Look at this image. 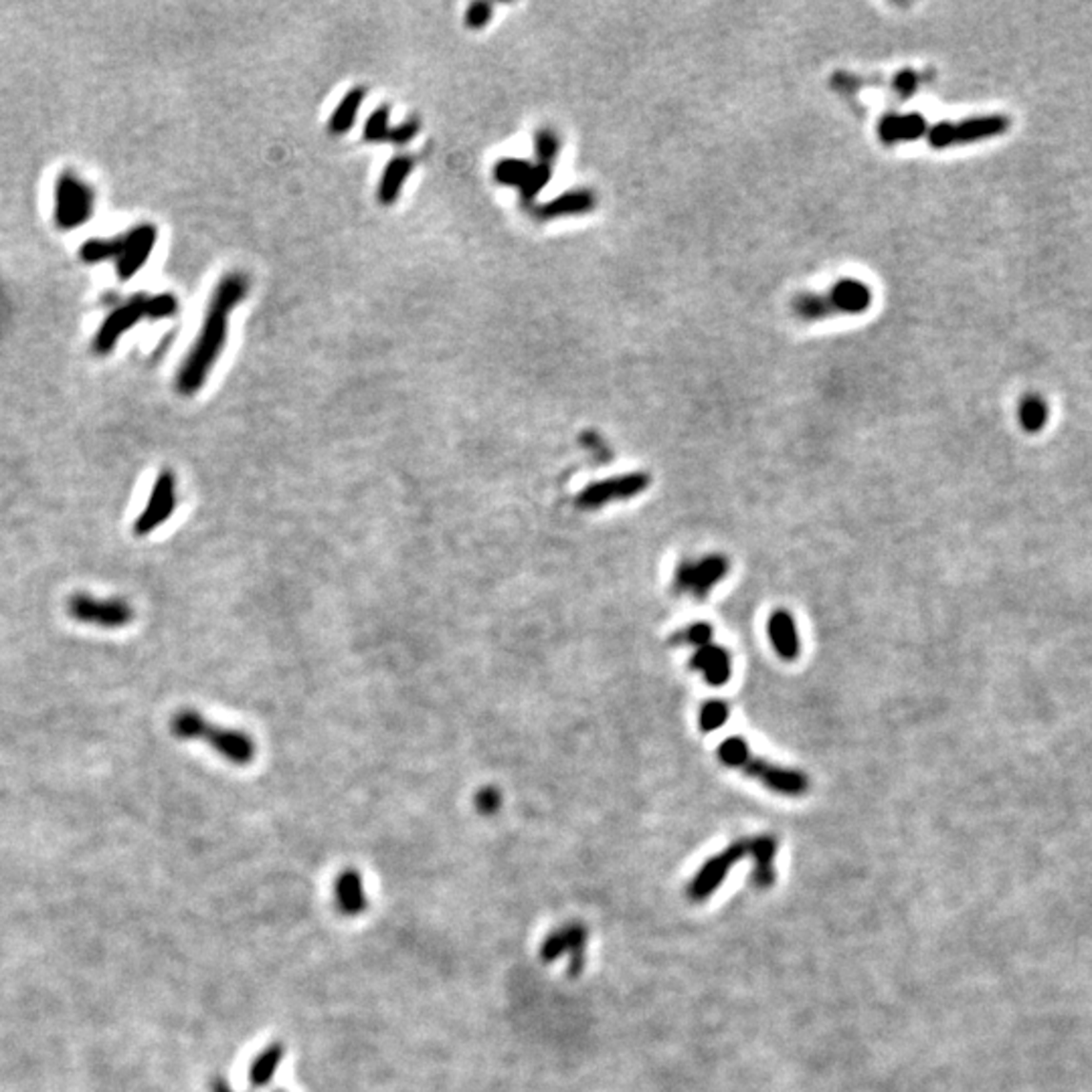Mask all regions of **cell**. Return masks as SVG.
Returning <instances> with one entry per match:
<instances>
[{"mask_svg":"<svg viewBox=\"0 0 1092 1092\" xmlns=\"http://www.w3.org/2000/svg\"><path fill=\"white\" fill-rule=\"evenodd\" d=\"M492 19V5L474 3L466 10V25L469 29H484Z\"/></svg>","mask_w":1092,"mask_h":1092,"instance_id":"32","label":"cell"},{"mask_svg":"<svg viewBox=\"0 0 1092 1092\" xmlns=\"http://www.w3.org/2000/svg\"><path fill=\"white\" fill-rule=\"evenodd\" d=\"M156 243V229L152 225H140L122 237L118 259V273L122 280H129L150 257Z\"/></svg>","mask_w":1092,"mask_h":1092,"instance_id":"12","label":"cell"},{"mask_svg":"<svg viewBox=\"0 0 1092 1092\" xmlns=\"http://www.w3.org/2000/svg\"><path fill=\"white\" fill-rule=\"evenodd\" d=\"M1022 426L1028 431H1038L1046 423V407L1038 399H1025L1020 407Z\"/></svg>","mask_w":1092,"mask_h":1092,"instance_id":"27","label":"cell"},{"mask_svg":"<svg viewBox=\"0 0 1092 1092\" xmlns=\"http://www.w3.org/2000/svg\"><path fill=\"white\" fill-rule=\"evenodd\" d=\"M550 174L552 169L548 165H543V162H539V165H530L528 160H518V158H502L494 167L496 181L500 185L516 187L520 194H523L525 203L534 201L536 194H539L550 181Z\"/></svg>","mask_w":1092,"mask_h":1092,"instance_id":"10","label":"cell"},{"mask_svg":"<svg viewBox=\"0 0 1092 1092\" xmlns=\"http://www.w3.org/2000/svg\"><path fill=\"white\" fill-rule=\"evenodd\" d=\"M583 941H585V931L581 926H566L563 931L548 937V941L545 943L543 955L546 961H554L557 957H561V953L579 947Z\"/></svg>","mask_w":1092,"mask_h":1092,"instance_id":"23","label":"cell"},{"mask_svg":"<svg viewBox=\"0 0 1092 1092\" xmlns=\"http://www.w3.org/2000/svg\"><path fill=\"white\" fill-rule=\"evenodd\" d=\"M365 89L363 88H354L350 89L345 97H342V102L336 106L332 118L328 122V128L332 134H347L348 129L352 128L356 116H358V109H361L363 102H365Z\"/></svg>","mask_w":1092,"mask_h":1092,"instance_id":"22","label":"cell"},{"mask_svg":"<svg viewBox=\"0 0 1092 1092\" xmlns=\"http://www.w3.org/2000/svg\"><path fill=\"white\" fill-rule=\"evenodd\" d=\"M872 304V291L856 280L838 282L825 293H804L793 300V314L802 320H822L834 314H860Z\"/></svg>","mask_w":1092,"mask_h":1092,"instance_id":"4","label":"cell"},{"mask_svg":"<svg viewBox=\"0 0 1092 1092\" xmlns=\"http://www.w3.org/2000/svg\"><path fill=\"white\" fill-rule=\"evenodd\" d=\"M730 716V708L723 703V700H710L700 710V728L705 732H712L716 728H721Z\"/></svg>","mask_w":1092,"mask_h":1092,"instance_id":"26","label":"cell"},{"mask_svg":"<svg viewBox=\"0 0 1092 1092\" xmlns=\"http://www.w3.org/2000/svg\"><path fill=\"white\" fill-rule=\"evenodd\" d=\"M502 805V795L496 787L487 785L482 787L476 795V807L482 813V816H494V813L500 809Z\"/></svg>","mask_w":1092,"mask_h":1092,"instance_id":"31","label":"cell"},{"mask_svg":"<svg viewBox=\"0 0 1092 1092\" xmlns=\"http://www.w3.org/2000/svg\"><path fill=\"white\" fill-rule=\"evenodd\" d=\"M363 880L354 870L342 872L336 880V901L347 915H358L365 908Z\"/></svg>","mask_w":1092,"mask_h":1092,"instance_id":"21","label":"cell"},{"mask_svg":"<svg viewBox=\"0 0 1092 1092\" xmlns=\"http://www.w3.org/2000/svg\"><path fill=\"white\" fill-rule=\"evenodd\" d=\"M221 1092H229V1090H225V1088H221Z\"/></svg>","mask_w":1092,"mask_h":1092,"instance_id":"33","label":"cell"},{"mask_svg":"<svg viewBox=\"0 0 1092 1092\" xmlns=\"http://www.w3.org/2000/svg\"><path fill=\"white\" fill-rule=\"evenodd\" d=\"M595 194L591 190H568L563 192L561 197L552 199L550 203L536 208V217L539 219H559L570 215H583L595 208Z\"/></svg>","mask_w":1092,"mask_h":1092,"instance_id":"18","label":"cell"},{"mask_svg":"<svg viewBox=\"0 0 1092 1092\" xmlns=\"http://www.w3.org/2000/svg\"><path fill=\"white\" fill-rule=\"evenodd\" d=\"M712 633L714 629L708 624H694L686 629L678 631L672 638V644H690L694 647H703L712 644Z\"/></svg>","mask_w":1092,"mask_h":1092,"instance_id":"29","label":"cell"},{"mask_svg":"<svg viewBox=\"0 0 1092 1092\" xmlns=\"http://www.w3.org/2000/svg\"><path fill=\"white\" fill-rule=\"evenodd\" d=\"M536 142V156L543 162V165L552 167L554 158H557L559 150H561V140L559 136L552 132V129H541L539 134L534 138Z\"/></svg>","mask_w":1092,"mask_h":1092,"instance_id":"28","label":"cell"},{"mask_svg":"<svg viewBox=\"0 0 1092 1092\" xmlns=\"http://www.w3.org/2000/svg\"><path fill=\"white\" fill-rule=\"evenodd\" d=\"M926 129V122L919 113H906V116H899V113H888L878 124V136L883 142L886 144H896V142H910V140H917L924 134Z\"/></svg>","mask_w":1092,"mask_h":1092,"instance_id":"19","label":"cell"},{"mask_svg":"<svg viewBox=\"0 0 1092 1092\" xmlns=\"http://www.w3.org/2000/svg\"><path fill=\"white\" fill-rule=\"evenodd\" d=\"M748 850V845L745 842H737L732 844L728 850H725L721 856L712 858L706 866L700 872V876L694 880V884L690 886V894L694 899H705L706 894L714 892L712 888H716L721 884V880L725 878V874L735 866V864L745 856V852Z\"/></svg>","mask_w":1092,"mask_h":1092,"instance_id":"14","label":"cell"},{"mask_svg":"<svg viewBox=\"0 0 1092 1092\" xmlns=\"http://www.w3.org/2000/svg\"><path fill=\"white\" fill-rule=\"evenodd\" d=\"M417 122L409 120L407 124H401L397 128H390L388 124V108H379L372 111V116L367 120L365 126V140L368 142H395V144H407L411 142L417 136Z\"/></svg>","mask_w":1092,"mask_h":1092,"instance_id":"17","label":"cell"},{"mask_svg":"<svg viewBox=\"0 0 1092 1092\" xmlns=\"http://www.w3.org/2000/svg\"><path fill=\"white\" fill-rule=\"evenodd\" d=\"M411 170H413L411 156H395L388 162L379 183V201L383 205H393L399 199L401 189L407 178H409Z\"/></svg>","mask_w":1092,"mask_h":1092,"instance_id":"20","label":"cell"},{"mask_svg":"<svg viewBox=\"0 0 1092 1092\" xmlns=\"http://www.w3.org/2000/svg\"><path fill=\"white\" fill-rule=\"evenodd\" d=\"M649 482L651 478L644 474V471H633V474H624L617 478L595 482L591 486H586L577 496V506L583 510H597L609 502L627 500L642 494L649 487Z\"/></svg>","mask_w":1092,"mask_h":1092,"instance_id":"7","label":"cell"},{"mask_svg":"<svg viewBox=\"0 0 1092 1092\" xmlns=\"http://www.w3.org/2000/svg\"><path fill=\"white\" fill-rule=\"evenodd\" d=\"M68 611L75 622L102 629H122L134 622V607L124 597L100 599L89 593H73Z\"/></svg>","mask_w":1092,"mask_h":1092,"instance_id":"5","label":"cell"},{"mask_svg":"<svg viewBox=\"0 0 1092 1092\" xmlns=\"http://www.w3.org/2000/svg\"><path fill=\"white\" fill-rule=\"evenodd\" d=\"M282 1048L280 1046H271L268 1048L262 1056L257 1058L253 1068H251V1081L259 1086H264L266 1082L271 1081V1077L275 1074L277 1066H280L282 1061Z\"/></svg>","mask_w":1092,"mask_h":1092,"instance_id":"24","label":"cell"},{"mask_svg":"<svg viewBox=\"0 0 1092 1092\" xmlns=\"http://www.w3.org/2000/svg\"><path fill=\"white\" fill-rule=\"evenodd\" d=\"M93 208V192L71 172L61 174L57 183L55 219L61 229H75L86 223Z\"/></svg>","mask_w":1092,"mask_h":1092,"instance_id":"8","label":"cell"},{"mask_svg":"<svg viewBox=\"0 0 1092 1092\" xmlns=\"http://www.w3.org/2000/svg\"><path fill=\"white\" fill-rule=\"evenodd\" d=\"M174 510H176V478L170 469H162L154 482L149 502H146L144 510L136 518L134 534L136 536L152 534L156 528L169 523V518L172 516Z\"/></svg>","mask_w":1092,"mask_h":1092,"instance_id":"9","label":"cell"},{"mask_svg":"<svg viewBox=\"0 0 1092 1092\" xmlns=\"http://www.w3.org/2000/svg\"><path fill=\"white\" fill-rule=\"evenodd\" d=\"M146 300H149V298L142 296V293H138V296H134L128 304H124L122 308H118L116 312H113V314L104 322L102 330L97 332V336H95V350H97V352H100V354L109 352V350L113 348V345H116V342H118V338H120L128 328H132V326H134L142 316H146Z\"/></svg>","mask_w":1092,"mask_h":1092,"instance_id":"13","label":"cell"},{"mask_svg":"<svg viewBox=\"0 0 1092 1092\" xmlns=\"http://www.w3.org/2000/svg\"><path fill=\"white\" fill-rule=\"evenodd\" d=\"M170 732L178 741H203L225 761L246 767L255 759V741L248 732L208 723L199 710L183 708L170 719Z\"/></svg>","mask_w":1092,"mask_h":1092,"instance_id":"2","label":"cell"},{"mask_svg":"<svg viewBox=\"0 0 1092 1092\" xmlns=\"http://www.w3.org/2000/svg\"><path fill=\"white\" fill-rule=\"evenodd\" d=\"M719 757L725 764H728V767L745 771L746 775L761 781L764 787H769L771 791H777L781 795H804L809 787V781L805 779L804 773L777 767V764H771L764 759L755 757L748 751L746 741H743L741 737H730L723 741V745L719 746Z\"/></svg>","mask_w":1092,"mask_h":1092,"instance_id":"3","label":"cell"},{"mask_svg":"<svg viewBox=\"0 0 1092 1092\" xmlns=\"http://www.w3.org/2000/svg\"><path fill=\"white\" fill-rule=\"evenodd\" d=\"M767 629H769V640H771L777 654L787 662L797 660V656H800V651H802V642H800V633H797L793 615L785 609H777L769 617Z\"/></svg>","mask_w":1092,"mask_h":1092,"instance_id":"16","label":"cell"},{"mask_svg":"<svg viewBox=\"0 0 1092 1092\" xmlns=\"http://www.w3.org/2000/svg\"><path fill=\"white\" fill-rule=\"evenodd\" d=\"M1005 126L1007 122L1000 116L975 118L959 124H939L931 129V134H928V142H931V146H935V149H947L951 144H963L982 140L987 136H996L1003 132Z\"/></svg>","mask_w":1092,"mask_h":1092,"instance_id":"11","label":"cell"},{"mask_svg":"<svg viewBox=\"0 0 1092 1092\" xmlns=\"http://www.w3.org/2000/svg\"><path fill=\"white\" fill-rule=\"evenodd\" d=\"M690 664H692L694 670L705 674V680L710 684V686H723V684H726L730 680V674H732L730 654L723 645H716V644L698 647L694 651Z\"/></svg>","mask_w":1092,"mask_h":1092,"instance_id":"15","label":"cell"},{"mask_svg":"<svg viewBox=\"0 0 1092 1092\" xmlns=\"http://www.w3.org/2000/svg\"><path fill=\"white\" fill-rule=\"evenodd\" d=\"M246 293L248 280L241 273H227L215 288L199 338L185 358L181 370H178L176 390L181 395H194L207 381L210 368L215 367L225 347L233 308L246 298Z\"/></svg>","mask_w":1092,"mask_h":1092,"instance_id":"1","label":"cell"},{"mask_svg":"<svg viewBox=\"0 0 1092 1092\" xmlns=\"http://www.w3.org/2000/svg\"><path fill=\"white\" fill-rule=\"evenodd\" d=\"M176 298L170 296V293H158V296H152L146 300V316L149 318H167L170 314L176 312Z\"/></svg>","mask_w":1092,"mask_h":1092,"instance_id":"30","label":"cell"},{"mask_svg":"<svg viewBox=\"0 0 1092 1092\" xmlns=\"http://www.w3.org/2000/svg\"><path fill=\"white\" fill-rule=\"evenodd\" d=\"M120 246H122V237L109 239V241L91 239V241L86 243L84 248H81L79 253H81V257L86 259V262L95 264V262H104V259L118 257V255H120Z\"/></svg>","mask_w":1092,"mask_h":1092,"instance_id":"25","label":"cell"},{"mask_svg":"<svg viewBox=\"0 0 1092 1092\" xmlns=\"http://www.w3.org/2000/svg\"><path fill=\"white\" fill-rule=\"evenodd\" d=\"M728 561L723 554H710L700 561H686L676 566L674 586L680 593H692L705 599L728 573Z\"/></svg>","mask_w":1092,"mask_h":1092,"instance_id":"6","label":"cell"}]
</instances>
